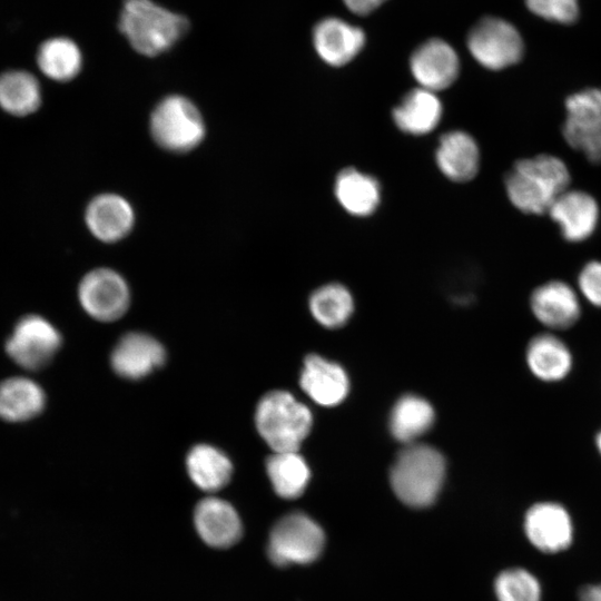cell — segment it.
Listing matches in <instances>:
<instances>
[{
	"instance_id": "obj_17",
	"label": "cell",
	"mask_w": 601,
	"mask_h": 601,
	"mask_svg": "<svg viewBox=\"0 0 601 601\" xmlns=\"http://www.w3.org/2000/svg\"><path fill=\"white\" fill-rule=\"evenodd\" d=\"M530 308L534 317L552 329L573 326L581 315V306L574 289L562 280H549L530 295Z\"/></svg>"
},
{
	"instance_id": "obj_7",
	"label": "cell",
	"mask_w": 601,
	"mask_h": 601,
	"mask_svg": "<svg viewBox=\"0 0 601 601\" xmlns=\"http://www.w3.org/2000/svg\"><path fill=\"white\" fill-rule=\"evenodd\" d=\"M62 337L57 327L38 314L19 318L4 343L9 358L28 372L41 371L53 359Z\"/></svg>"
},
{
	"instance_id": "obj_9",
	"label": "cell",
	"mask_w": 601,
	"mask_h": 601,
	"mask_svg": "<svg viewBox=\"0 0 601 601\" xmlns=\"http://www.w3.org/2000/svg\"><path fill=\"white\" fill-rule=\"evenodd\" d=\"M466 45L474 60L493 71L518 63L524 52V43L518 29L497 17L480 19L470 29Z\"/></svg>"
},
{
	"instance_id": "obj_20",
	"label": "cell",
	"mask_w": 601,
	"mask_h": 601,
	"mask_svg": "<svg viewBox=\"0 0 601 601\" xmlns=\"http://www.w3.org/2000/svg\"><path fill=\"white\" fill-rule=\"evenodd\" d=\"M480 149L475 139L463 130L444 134L435 150L441 173L455 183H467L479 173Z\"/></svg>"
},
{
	"instance_id": "obj_26",
	"label": "cell",
	"mask_w": 601,
	"mask_h": 601,
	"mask_svg": "<svg viewBox=\"0 0 601 601\" xmlns=\"http://www.w3.org/2000/svg\"><path fill=\"white\" fill-rule=\"evenodd\" d=\"M42 102L38 78L24 69H8L0 73V108L16 117L36 112Z\"/></svg>"
},
{
	"instance_id": "obj_21",
	"label": "cell",
	"mask_w": 601,
	"mask_h": 601,
	"mask_svg": "<svg viewBox=\"0 0 601 601\" xmlns=\"http://www.w3.org/2000/svg\"><path fill=\"white\" fill-rule=\"evenodd\" d=\"M42 386L29 376L13 375L0 382V418L23 423L40 415L46 407Z\"/></svg>"
},
{
	"instance_id": "obj_27",
	"label": "cell",
	"mask_w": 601,
	"mask_h": 601,
	"mask_svg": "<svg viewBox=\"0 0 601 601\" xmlns=\"http://www.w3.org/2000/svg\"><path fill=\"white\" fill-rule=\"evenodd\" d=\"M186 467L191 481L203 491L216 492L229 482L233 464L219 449L198 444L190 449Z\"/></svg>"
},
{
	"instance_id": "obj_5",
	"label": "cell",
	"mask_w": 601,
	"mask_h": 601,
	"mask_svg": "<svg viewBox=\"0 0 601 601\" xmlns=\"http://www.w3.org/2000/svg\"><path fill=\"white\" fill-rule=\"evenodd\" d=\"M148 127L155 144L174 154L196 149L206 137L200 109L188 97L178 93L165 96L155 105Z\"/></svg>"
},
{
	"instance_id": "obj_33",
	"label": "cell",
	"mask_w": 601,
	"mask_h": 601,
	"mask_svg": "<svg viewBox=\"0 0 601 601\" xmlns=\"http://www.w3.org/2000/svg\"><path fill=\"white\" fill-rule=\"evenodd\" d=\"M578 285L590 304L601 307V260H592L583 266L578 276Z\"/></svg>"
},
{
	"instance_id": "obj_30",
	"label": "cell",
	"mask_w": 601,
	"mask_h": 601,
	"mask_svg": "<svg viewBox=\"0 0 601 601\" xmlns=\"http://www.w3.org/2000/svg\"><path fill=\"white\" fill-rule=\"evenodd\" d=\"M309 309L319 324L336 328L351 317L354 309L353 297L345 286L336 283L327 284L311 295Z\"/></svg>"
},
{
	"instance_id": "obj_16",
	"label": "cell",
	"mask_w": 601,
	"mask_h": 601,
	"mask_svg": "<svg viewBox=\"0 0 601 601\" xmlns=\"http://www.w3.org/2000/svg\"><path fill=\"white\" fill-rule=\"evenodd\" d=\"M166 351L152 336L131 332L124 335L112 349L114 371L128 380H140L164 364Z\"/></svg>"
},
{
	"instance_id": "obj_22",
	"label": "cell",
	"mask_w": 601,
	"mask_h": 601,
	"mask_svg": "<svg viewBox=\"0 0 601 601\" xmlns=\"http://www.w3.org/2000/svg\"><path fill=\"white\" fill-rule=\"evenodd\" d=\"M443 107L436 92L418 87L408 91L393 109L396 127L405 134L422 136L441 121Z\"/></svg>"
},
{
	"instance_id": "obj_23",
	"label": "cell",
	"mask_w": 601,
	"mask_h": 601,
	"mask_svg": "<svg viewBox=\"0 0 601 601\" xmlns=\"http://www.w3.org/2000/svg\"><path fill=\"white\" fill-rule=\"evenodd\" d=\"M525 361L531 373L544 382L563 380L572 368L570 349L562 339L551 333H542L530 339Z\"/></svg>"
},
{
	"instance_id": "obj_18",
	"label": "cell",
	"mask_w": 601,
	"mask_h": 601,
	"mask_svg": "<svg viewBox=\"0 0 601 601\" xmlns=\"http://www.w3.org/2000/svg\"><path fill=\"white\" fill-rule=\"evenodd\" d=\"M194 522L199 536L213 548H229L243 534L237 511L229 502L219 497L209 496L199 501L195 509Z\"/></svg>"
},
{
	"instance_id": "obj_25",
	"label": "cell",
	"mask_w": 601,
	"mask_h": 601,
	"mask_svg": "<svg viewBox=\"0 0 601 601\" xmlns=\"http://www.w3.org/2000/svg\"><path fill=\"white\" fill-rule=\"evenodd\" d=\"M39 71L56 82L75 79L82 68V53L78 45L63 36L43 40L36 52Z\"/></svg>"
},
{
	"instance_id": "obj_36",
	"label": "cell",
	"mask_w": 601,
	"mask_h": 601,
	"mask_svg": "<svg viewBox=\"0 0 601 601\" xmlns=\"http://www.w3.org/2000/svg\"><path fill=\"white\" fill-rule=\"evenodd\" d=\"M595 445H597V449L601 455V430L599 431V433L597 434L595 436Z\"/></svg>"
},
{
	"instance_id": "obj_6",
	"label": "cell",
	"mask_w": 601,
	"mask_h": 601,
	"mask_svg": "<svg viewBox=\"0 0 601 601\" xmlns=\"http://www.w3.org/2000/svg\"><path fill=\"white\" fill-rule=\"evenodd\" d=\"M324 543L323 529L308 515L295 512L275 523L267 552L270 561L278 566L307 564L321 555Z\"/></svg>"
},
{
	"instance_id": "obj_13",
	"label": "cell",
	"mask_w": 601,
	"mask_h": 601,
	"mask_svg": "<svg viewBox=\"0 0 601 601\" xmlns=\"http://www.w3.org/2000/svg\"><path fill=\"white\" fill-rule=\"evenodd\" d=\"M410 70L420 87L437 92L457 79L460 58L449 42L432 38L414 49L410 57Z\"/></svg>"
},
{
	"instance_id": "obj_8",
	"label": "cell",
	"mask_w": 601,
	"mask_h": 601,
	"mask_svg": "<svg viewBox=\"0 0 601 601\" xmlns=\"http://www.w3.org/2000/svg\"><path fill=\"white\" fill-rule=\"evenodd\" d=\"M562 135L565 142L590 162L601 164V88H587L564 102Z\"/></svg>"
},
{
	"instance_id": "obj_10",
	"label": "cell",
	"mask_w": 601,
	"mask_h": 601,
	"mask_svg": "<svg viewBox=\"0 0 601 601\" xmlns=\"http://www.w3.org/2000/svg\"><path fill=\"white\" fill-rule=\"evenodd\" d=\"M78 299L83 311L100 322L120 318L130 304L128 283L118 272L108 268H95L80 279Z\"/></svg>"
},
{
	"instance_id": "obj_15",
	"label": "cell",
	"mask_w": 601,
	"mask_h": 601,
	"mask_svg": "<svg viewBox=\"0 0 601 601\" xmlns=\"http://www.w3.org/2000/svg\"><path fill=\"white\" fill-rule=\"evenodd\" d=\"M312 40L316 53L325 63L342 67L362 51L366 37L359 27L341 18L327 17L315 24Z\"/></svg>"
},
{
	"instance_id": "obj_28",
	"label": "cell",
	"mask_w": 601,
	"mask_h": 601,
	"mask_svg": "<svg viewBox=\"0 0 601 601\" xmlns=\"http://www.w3.org/2000/svg\"><path fill=\"white\" fill-rule=\"evenodd\" d=\"M266 471L274 491L284 499L302 495L311 479L309 467L298 451L273 452Z\"/></svg>"
},
{
	"instance_id": "obj_24",
	"label": "cell",
	"mask_w": 601,
	"mask_h": 601,
	"mask_svg": "<svg viewBox=\"0 0 601 601\" xmlns=\"http://www.w3.org/2000/svg\"><path fill=\"white\" fill-rule=\"evenodd\" d=\"M334 194L339 205L356 217L372 215L381 201L378 181L373 176L355 168H345L338 173Z\"/></svg>"
},
{
	"instance_id": "obj_14",
	"label": "cell",
	"mask_w": 601,
	"mask_h": 601,
	"mask_svg": "<svg viewBox=\"0 0 601 601\" xmlns=\"http://www.w3.org/2000/svg\"><path fill=\"white\" fill-rule=\"evenodd\" d=\"M561 236L570 243H581L595 231L600 208L595 198L583 190L566 189L548 210Z\"/></svg>"
},
{
	"instance_id": "obj_29",
	"label": "cell",
	"mask_w": 601,
	"mask_h": 601,
	"mask_svg": "<svg viewBox=\"0 0 601 601\" xmlns=\"http://www.w3.org/2000/svg\"><path fill=\"white\" fill-rule=\"evenodd\" d=\"M433 422L432 405L423 397L408 394L395 403L390 416V430L396 440L411 444L428 431Z\"/></svg>"
},
{
	"instance_id": "obj_11",
	"label": "cell",
	"mask_w": 601,
	"mask_h": 601,
	"mask_svg": "<svg viewBox=\"0 0 601 601\" xmlns=\"http://www.w3.org/2000/svg\"><path fill=\"white\" fill-rule=\"evenodd\" d=\"M529 542L543 553L554 554L573 541V523L566 509L556 502H538L529 508L523 520Z\"/></svg>"
},
{
	"instance_id": "obj_35",
	"label": "cell",
	"mask_w": 601,
	"mask_h": 601,
	"mask_svg": "<svg viewBox=\"0 0 601 601\" xmlns=\"http://www.w3.org/2000/svg\"><path fill=\"white\" fill-rule=\"evenodd\" d=\"M579 601H601V583L587 584L578 593Z\"/></svg>"
},
{
	"instance_id": "obj_32",
	"label": "cell",
	"mask_w": 601,
	"mask_h": 601,
	"mask_svg": "<svg viewBox=\"0 0 601 601\" xmlns=\"http://www.w3.org/2000/svg\"><path fill=\"white\" fill-rule=\"evenodd\" d=\"M578 0H525L534 14L560 23H572L579 16Z\"/></svg>"
},
{
	"instance_id": "obj_4",
	"label": "cell",
	"mask_w": 601,
	"mask_h": 601,
	"mask_svg": "<svg viewBox=\"0 0 601 601\" xmlns=\"http://www.w3.org/2000/svg\"><path fill=\"white\" fill-rule=\"evenodd\" d=\"M255 424L273 452L298 451L312 428L313 416L289 392L277 390L258 402Z\"/></svg>"
},
{
	"instance_id": "obj_19",
	"label": "cell",
	"mask_w": 601,
	"mask_h": 601,
	"mask_svg": "<svg viewBox=\"0 0 601 601\" xmlns=\"http://www.w3.org/2000/svg\"><path fill=\"white\" fill-rule=\"evenodd\" d=\"M299 383L303 391L323 406L339 404L349 390L348 377L343 367L316 354L305 358Z\"/></svg>"
},
{
	"instance_id": "obj_31",
	"label": "cell",
	"mask_w": 601,
	"mask_h": 601,
	"mask_svg": "<svg viewBox=\"0 0 601 601\" xmlns=\"http://www.w3.org/2000/svg\"><path fill=\"white\" fill-rule=\"evenodd\" d=\"M494 591L497 601H542L540 581L523 568H510L499 573Z\"/></svg>"
},
{
	"instance_id": "obj_1",
	"label": "cell",
	"mask_w": 601,
	"mask_h": 601,
	"mask_svg": "<svg viewBox=\"0 0 601 601\" xmlns=\"http://www.w3.org/2000/svg\"><path fill=\"white\" fill-rule=\"evenodd\" d=\"M565 162L550 154L522 158L514 162L504 179L508 199L526 215H543L570 185Z\"/></svg>"
},
{
	"instance_id": "obj_3",
	"label": "cell",
	"mask_w": 601,
	"mask_h": 601,
	"mask_svg": "<svg viewBox=\"0 0 601 601\" xmlns=\"http://www.w3.org/2000/svg\"><path fill=\"white\" fill-rule=\"evenodd\" d=\"M444 476L443 455L430 445L411 443L398 453L390 481L395 495L404 504L425 508L435 501Z\"/></svg>"
},
{
	"instance_id": "obj_2",
	"label": "cell",
	"mask_w": 601,
	"mask_h": 601,
	"mask_svg": "<svg viewBox=\"0 0 601 601\" xmlns=\"http://www.w3.org/2000/svg\"><path fill=\"white\" fill-rule=\"evenodd\" d=\"M185 17L151 0H125L119 29L140 55L158 56L169 50L188 30Z\"/></svg>"
},
{
	"instance_id": "obj_12",
	"label": "cell",
	"mask_w": 601,
	"mask_h": 601,
	"mask_svg": "<svg viewBox=\"0 0 601 601\" xmlns=\"http://www.w3.org/2000/svg\"><path fill=\"white\" fill-rule=\"evenodd\" d=\"M85 224L96 239L105 244H115L126 238L134 229L135 208L120 194L100 193L87 204Z\"/></svg>"
},
{
	"instance_id": "obj_34",
	"label": "cell",
	"mask_w": 601,
	"mask_h": 601,
	"mask_svg": "<svg viewBox=\"0 0 601 601\" xmlns=\"http://www.w3.org/2000/svg\"><path fill=\"white\" fill-rule=\"evenodd\" d=\"M385 1L386 0H343L346 8L357 16H366L372 13Z\"/></svg>"
}]
</instances>
